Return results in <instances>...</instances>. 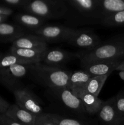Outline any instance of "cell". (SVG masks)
<instances>
[{
  "mask_svg": "<svg viewBox=\"0 0 124 125\" xmlns=\"http://www.w3.org/2000/svg\"><path fill=\"white\" fill-rule=\"evenodd\" d=\"M30 65L15 64L0 70V83L10 92L23 86L21 80L29 74Z\"/></svg>",
  "mask_w": 124,
  "mask_h": 125,
  "instance_id": "7",
  "label": "cell"
},
{
  "mask_svg": "<svg viewBox=\"0 0 124 125\" xmlns=\"http://www.w3.org/2000/svg\"><path fill=\"white\" fill-rule=\"evenodd\" d=\"M75 95L80 99L85 111L89 115H97L104 103V101L98 98V96L88 93L84 90H80Z\"/></svg>",
  "mask_w": 124,
  "mask_h": 125,
  "instance_id": "16",
  "label": "cell"
},
{
  "mask_svg": "<svg viewBox=\"0 0 124 125\" xmlns=\"http://www.w3.org/2000/svg\"><path fill=\"white\" fill-rule=\"evenodd\" d=\"M124 61V60H123ZM122 61L111 60L92 62L81 65V70L91 76L111 74L116 70Z\"/></svg>",
  "mask_w": 124,
  "mask_h": 125,
  "instance_id": "12",
  "label": "cell"
},
{
  "mask_svg": "<svg viewBox=\"0 0 124 125\" xmlns=\"http://www.w3.org/2000/svg\"></svg>",
  "mask_w": 124,
  "mask_h": 125,
  "instance_id": "33",
  "label": "cell"
},
{
  "mask_svg": "<svg viewBox=\"0 0 124 125\" xmlns=\"http://www.w3.org/2000/svg\"><path fill=\"white\" fill-rule=\"evenodd\" d=\"M74 28L60 24H45L34 32L47 43H59L68 40Z\"/></svg>",
  "mask_w": 124,
  "mask_h": 125,
  "instance_id": "9",
  "label": "cell"
},
{
  "mask_svg": "<svg viewBox=\"0 0 124 125\" xmlns=\"http://www.w3.org/2000/svg\"><path fill=\"white\" fill-rule=\"evenodd\" d=\"M12 47L23 49H46V40L36 34H25L12 43Z\"/></svg>",
  "mask_w": 124,
  "mask_h": 125,
  "instance_id": "14",
  "label": "cell"
},
{
  "mask_svg": "<svg viewBox=\"0 0 124 125\" xmlns=\"http://www.w3.org/2000/svg\"><path fill=\"white\" fill-rule=\"evenodd\" d=\"M109 75L110 74H108L106 75L92 76L85 85L84 90L94 96H98Z\"/></svg>",
  "mask_w": 124,
  "mask_h": 125,
  "instance_id": "21",
  "label": "cell"
},
{
  "mask_svg": "<svg viewBox=\"0 0 124 125\" xmlns=\"http://www.w3.org/2000/svg\"><path fill=\"white\" fill-rule=\"evenodd\" d=\"M46 95L51 103L72 117L83 120L86 118L88 114L81 101L67 87L47 89Z\"/></svg>",
  "mask_w": 124,
  "mask_h": 125,
  "instance_id": "4",
  "label": "cell"
},
{
  "mask_svg": "<svg viewBox=\"0 0 124 125\" xmlns=\"http://www.w3.org/2000/svg\"><path fill=\"white\" fill-rule=\"evenodd\" d=\"M16 104L36 117L44 113L38 97L28 88L23 86L12 92Z\"/></svg>",
  "mask_w": 124,
  "mask_h": 125,
  "instance_id": "8",
  "label": "cell"
},
{
  "mask_svg": "<svg viewBox=\"0 0 124 125\" xmlns=\"http://www.w3.org/2000/svg\"><path fill=\"white\" fill-rule=\"evenodd\" d=\"M119 76H120V79L124 81V70L119 71Z\"/></svg>",
  "mask_w": 124,
  "mask_h": 125,
  "instance_id": "32",
  "label": "cell"
},
{
  "mask_svg": "<svg viewBox=\"0 0 124 125\" xmlns=\"http://www.w3.org/2000/svg\"><path fill=\"white\" fill-rule=\"evenodd\" d=\"M98 9L100 23L110 15L124 10V0H98Z\"/></svg>",
  "mask_w": 124,
  "mask_h": 125,
  "instance_id": "19",
  "label": "cell"
},
{
  "mask_svg": "<svg viewBox=\"0 0 124 125\" xmlns=\"http://www.w3.org/2000/svg\"><path fill=\"white\" fill-rule=\"evenodd\" d=\"M67 10L66 0H27L23 10L47 21L64 18Z\"/></svg>",
  "mask_w": 124,
  "mask_h": 125,
  "instance_id": "5",
  "label": "cell"
},
{
  "mask_svg": "<svg viewBox=\"0 0 124 125\" xmlns=\"http://www.w3.org/2000/svg\"><path fill=\"white\" fill-rule=\"evenodd\" d=\"M5 114L22 125H35L36 116L16 103L10 105Z\"/></svg>",
  "mask_w": 124,
  "mask_h": 125,
  "instance_id": "17",
  "label": "cell"
},
{
  "mask_svg": "<svg viewBox=\"0 0 124 125\" xmlns=\"http://www.w3.org/2000/svg\"><path fill=\"white\" fill-rule=\"evenodd\" d=\"M9 17H6V16H4V15H0V23H4L6 22V21L7 20Z\"/></svg>",
  "mask_w": 124,
  "mask_h": 125,
  "instance_id": "31",
  "label": "cell"
},
{
  "mask_svg": "<svg viewBox=\"0 0 124 125\" xmlns=\"http://www.w3.org/2000/svg\"><path fill=\"white\" fill-rule=\"evenodd\" d=\"M98 118L102 125H124V118L118 112L114 97L104 101L99 112Z\"/></svg>",
  "mask_w": 124,
  "mask_h": 125,
  "instance_id": "11",
  "label": "cell"
},
{
  "mask_svg": "<svg viewBox=\"0 0 124 125\" xmlns=\"http://www.w3.org/2000/svg\"><path fill=\"white\" fill-rule=\"evenodd\" d=\"M10 104L6 100L0 96V114H4Z\"/></svg>",
  "mask_w": 124,
  "mask_h": 125,
  "instance_id": "29",
  "label": "cell"
},
{
  "mask_svg": "<svg viewBox=\"0 0 124 125\" xmlns=\"http://www.w3.org/2000/svg\"><path fill=\"white\" fill-rule=\"evenodd\" d=\"M68 10L64 19L67 26L100 24L98 0H66Z\"/></svg>",
  "mask_w": 124,
  "mask_h": 125,
  "instance_id": "1",
  "label": "cell"
},
{
  "mask_svg": "<svg viewBox=\"0 0 124 125\" xmlns=\"http://www.w3.org/2000/svg\"><path fill=\"white\" fill-rule=\"evenodd\" d=\"M13 14H14L13 10L0 5V15H4L9 17L10 16L13 15Z\"/></svg>",
  "mask_w": 124,
  "mask_h": 125,
  "instance_id": "30",
  "label": "cell"
},
{
  "mask_svg": "<svg viewBox=\"0 0 124 125\" xmlns=\"http://www.w3.org/2000/svg\"><path fill=\"white\" fill-rule=\"evenodd\" d=\"M80 65L92 62L111 60H124V35L113 37L89 53L80 58Z\"/></svg>",
  "mask_w": 124,
  "mask_h": 125,
  "instance_id": "3",
  "label": "cell"
},
{
  "mask_svg": "<svg viewBox=\"0 0 124 125\" xmlns=\"http://www.w3.org/2000/svg\"><path fill=\"white\" fill-rule=\"evenodd\" d=\"M100 38L92 29L89 28H74L71 35L67 41L69 45L80 50L81 56L89 53L98 47L102 43Z\"/></svg>",
  "mask_w": 124,
  "mask_h": 125,
  "instance_id": "6",
  "label": "cell"
},
{
  "mask_svg": "<svg viewBox=\"0 0 124 125\" xmlns=\"http://www.w3.org/2000/svg\"><path fill=\"white\" fill-rule=\"evenodd\" d=\"M27 0H0V5L12 10H23Z\"/></svg>",
  "mask_w": 124,
  "mask_h": 125,
  "instance_id": "25",
  "label": "cell"
},
{
  "mask_svg": "<svg viewBox=\"0 0 124 125\" xmlns=\"http://www.w3.org/2000/svg\"><path fill=\"white\" fill-rule=\"evenodd\" d=\"M46 49H23L11 46L9 52L29 64H34L41 62L43 55Z\"/></svg>",
  "mask_w": 124,
  "mask_h": 125,
  "instance_id": "18",
  "label": "cell"
},
{
  "mask_svg": "<svg viewBox=\"0 0 124 125\" xmlns=\"http://www.w3.org/2000/svg\"><path fill=\"white\" fill-rule=\"evenodd\" d=\"M25 34V29L16 23H0V43H13Z\"/></svg>",
  "mask_w": 124,
  "mask_h": 125,
  "instance_id": "15",
  "label": "cell"
},
{
  "mask_svg": "<svg viewBox=\"0 0 124 125\" xmlns=\"http://www.w3.org/2000/svg\"><path fill=\"white\" fill-rule=\"evenodd\" d=\"M0 125H22L6 114H0Z\"/></svg>",
  "mask_w": 124,
  "mask_h": 125,
  "instance_id": "28",
  "label": "cell"
},
{
  "mask_svg": "<svg viewBox=\"0 0 124 125\" xmlns=\"http://www.w3.org/2000/svg\"><path fill=\"white\" fill-rule=\"evenodd\" d=\"M91 77V75L82 70L71 72L69 76L68 89L75 95L80 90H84L85 85Z\"/></svg>",
  "mask_w": 124,
  "mask_h": 125,
  "instance_id": "20",
  "label": "cell"
},
{
  "mask_svg": "<svg viewBox=\"0 0 124 125\" xmlns=\"http://www.w3.org/2000/svg\"><path fill=\"white\" fill-rule=\"evenodd\" d=\"M51 115L57 125H88L83 120L62 115L57 113H51Z\"/></svg>",
  "mask_w": 124,
  "mask_h": 125,
  "instance_id": "24",
  "label": "cell"
},
{
  "mask_svg": "<svg viewBox=\"0 0 124 125\" xmlns=\"http://www.w3.org/2000/svg\"><path fill=\"white\" fill-rule=\"evenodd\" d=\"M80 58L79 52H69L60 48H47L43 55L41 63L51 67L62 68V66L70 61Z\"/></svg>",
  "mask_w": 124,
  "mask_h": 125,
  "instance_id": "10",
  "label": "cell"
},
{
  "mask_svg": "<svg viewBox=\"0 0 124 125\" xmlns=\"http://www.w3.org/2000/svg\"><path fill=\"white\" fill-rule=\"evenodd\" d=\"M15 64H29L10 52L0 53V70Z\"/></svg>",
  "mask_w": 124,
  "mask_h": 125,
  "instance_id": "23",
  "label": "cell"
},
{
  "mask_svg": "<svg viewBox=\"0 0 124 125\" xmlns=\"http://www.w3.org/2000/svg\"><path fill=\"white\" fill-rule=\"evenodd\" d=\"M35 125H57L52 118L51 113L44 112L37 116L35 120Z\"/></svg>",
  "mask_w": 124,
  "mask_h": 125,
  "instance_id": "26",
  "label": "cell"
},
{
  "mask_svg": "<svg viewBox=\"0 0 124 125\" xmlns=\"http://www.w3.org/2000/svg\"><path fill=\"white\" fill-rule=\"evenodd\" d=\"M71 72L60 67L47 66L39 63L30 65L29 74L36 84L47 89L68 88Z\"/></svg>",
  "mask_w": 124,
  "mask_h": 125,
  "instance_id": "2",
  "label": "cell"
},
{
  "mask_svg": "<svg viewBox=\"0 0 124 125\" xmlns=\"http://www.w3.org/2000/svg\"><path fill=\"white\" fill-rule=\"evenodd\" d=\"M13 20L24 29H27L33 32L45 24V20L35 15L27 12H19L13 14Z\"/></svg>",
  "mask_w": 124,
  "mask_h": 125,
  "instance_id": "13",
  "label": "cell"
},
{
  "mask_svg": "<svg viewBox=\"0 0 124 125\" xmlns=\"http://www.w3.org/2000/svg\"><path fill=\"white\" fill-rule=\"evenodd\" d=\"M114 99L117 111L124 118V90L114 96Z\"/></svg>",
  "mask_w": 124,
  "mask_h": 125,
  "instance_id": "27",
  "label": "cell"
},
{
  "mask_svg": "<svg viewBox=\"0 0 124 125\" xmlns=\"http://www.w3.org/2000/svg\"><path fill=\"white\" fill-rule=\"evenodd\" d=\"M100 24L109 28L124 26V10L116 12L106 17L101 21Z\"/></svg>",
  "mask_w": 124,
  "mask_h": 125,
  "instance_id": "22",
  "label": "cell"
}]
</instances>
